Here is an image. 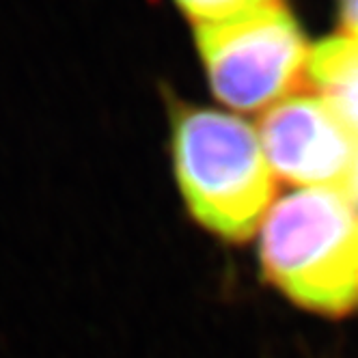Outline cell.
Wrapping results in <instances>:
<instances>
[{
  "instance_id": "cell-1",
  "label": "cell",
  "mask_w": 358,
  "mask_h": 358,
  "mask_svg": "<svg viewBox=\"0 0 358 358\" xmlns=\"http://www.w3.org/2000/svg\"><path fill=\"white\" fill-rule=\"evenodd\" d=\"M177 186L192 218L227 242H246L274 203L276 177L257 127L236 113L186 106L173 123Z\"/></svg>"
},
{
  "instance_id": "cell-2",
  "label": "cell",
  "mask_w": 358,
  "mask_h": 358,
  "mask_svg": "<svg viewBox=\"0 0 358 358\" xmlns=\"http://www.w3.org/2000/svg\"><path fill=\"white\" fill-rule=\"evenodd\" d=\"M259 259L266 278L296 304L348 313L358 302V210L328 188L274 199L259 227Z\"/></svg>"
},
{
  "instance_id": "cell-3",
  "label": "cell",
  "mask_w": 358,
  "mask_h": 358,
  "mask_svg": "<svg viewBox=\"0 0 358 358\" xmlns=\"http://www.w3.org/2000/svg\"><path fill=\"white\" fill-rule=\"evenodd\" d=\"M212 93L234 113H266L306 80L311 48L283 0L196 29Z\"/></svg>"
},
{
  "instance_id": "cell-4",
  "label": "cell",
  "mask_w": 358,
  "mask_h": 358,
  "mask_svg": "<svg viewBox=\"0 0 358 358\" xmlns=\"http://www.w3.org/2000/svg\"><path fill=\"white\" fill-rule=\"evenodd\" d=\"M257 132L276 179L348 192L358 169V136L324 99L289 95L264 113Z\"/></svg>"
},
{
  "instance_id": "cell-5",
  "label": "cell",
  "mask_w": 358,
  "mask_h": 358,
  "mask_svg": "<svg viewBox=\"0 0 358 358\" xmlns=\"http://www.w3.org/2000/svg\"><path fill=\"white\" fill-rule=\"evenodd\" d=\"M306 80L358 136V39L343 33L313 45Z\"/></svg>"
},
{
  "instance_id": "cell-6",
  "label": "cell",
  "mask_w": 358,
  "mask_h": 358,
  "mask_svg": "<svg viewBox=\"0 0 358 358\" xmlns=\"http://www.w3.org/2000/svg\"><path fill=\"white\" fill-rule=\"evenodd\" d=\"M272 3L276 0H175V5L190 22L196 24V29L242 17Z\"/></svg>"
},
{
  "instance_id": "cell-7",
  "label": "cell",
  "mask_w": 358,
  "mask_h": 358,
  "mask_svg": "<svg viewBox=\"0 0 358 358\" xmlns=\"http://www.w3.org/2000/svg\"><path fill=\"white\" fill-rule=\"evenodd\" d=\"M339 13L345 35L358 39V0H339Z\"/></svg>"
}]
</instances>
